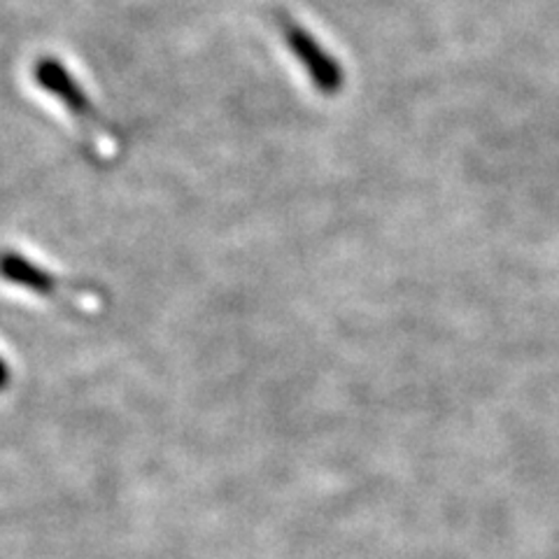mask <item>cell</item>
Masks as SVG:
<instances>
[{"label":"cell","instance_id":"1","mask_svg":"<svg viewBox=\"0 0 559 559\" xmlns=\"http://www.w3.org/2000/svg\"><path fill=\"white\" fill-rule=\"evenodd\" d=\"M0 280L16 289L45 296V299H51V301H70V304L78 301L73 299V292H70V287L61 277L51 275L47 269L33 264L28 257L14 250L0 252Z\"/></svg>","mask_w":559,"mask_h":559},{"label":"cell","instance_id":"2","mask_svg":"<svg viewBox=\"0 0 559 559\" xmlns=\"http://www.w3.org/2000/svg\"><path fill=\"white\" fill-rule=\"evenodd\" d=\"M285 38L289 49L294 51V57L304 63L310 82L318 86L322 94H338L343 86V68L338 66V61L331 59L324 47L301 26L287 24Z\"/></svg>","mask_w":559,"mask_h":559},{"label":"cell","instance_id":"3","mask_svg":"<svg viewBox=\"0 0 559 559\" xmlns=\"http://www.w3.org/2000/svg\"><path fill=\"white\" fill-rule=\"evenodd\" d=\"M35 80H38L47 92L55 94L70 110V115H75L82 121H90V124L96 119V110H94L92 100L84 96L80 84L66 73L61 63L49 61V59L40 61L38 66H35Z\"/></svg>","mask_w":559,"mask_h":559},{"label":"cell","instance_id":"4","mask_svg":"<svg viewBox=\"0 0 559 559\" xmlns=\"http://www.w3.org/2000/svg\"><path fill=\"white\" fill-rule=\"evenodd\" d=\"M12 380V371H10V364L0 357V392L8 390V384Z\"/></svg>","mask_w":559,"mask_h":559}]
</instances>
